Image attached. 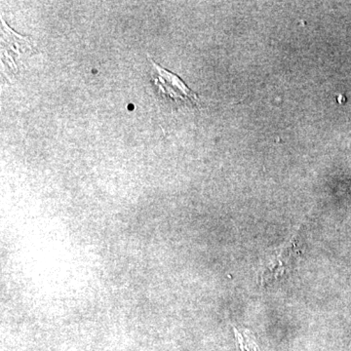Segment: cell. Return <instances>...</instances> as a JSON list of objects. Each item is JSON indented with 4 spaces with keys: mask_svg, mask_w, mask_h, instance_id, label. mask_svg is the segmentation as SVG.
Returning a JSON list of instances; mask_svg holds the SVG:
<instances>
[{
    "mask_svg": "<svg viewBox=\"0 0 351 351\" xmlns=\"http://www.w3.org/2000/svg\"><path fill=\"white\" fill-rule=\"evenodd\" d=\"M1 56L2 63L9 71H17L18 61L24 55H29L32 44L29 38H24L13 32L3 20L1 21Z\"/></svg>",
    "mask_w": 351,
    "mask_h": 351,
    "instance_id": "obj_2",
    "label": "cell"
},
{
    "mask_svg": "<svg viewBox=\"0 0 351 351\" xmlns=\"http://www.w3.org/2000/svg\"><path fill=\"white\" fill-rule=\"evenodd\" d=\"M149 61L154 69V84L158 87L159 91L163 96L167 97L169 100L174 101L176 103L182 101V103L197 105L199 101L197 94L189 89L179 76L161 68L152 59H149Z\"/></svg>",
    "mask_w": 351,
    "mask_h": 351,
    "instance_id": "obj_1",
    "label": "cell"
},
{
    "mask_svg": "<svg viewBox=\"0 0 351 351\" xmlns=\"http://www.w3.org/2000/svg\"><path fill=\"white\" fill-rule=\"evenodd\" d=\"M234 332L239 351H261L251 332L234 328Z\"/></svg>",
    "mask_w": 351,
    "mask_h": 351,
    "instance_id": "obj_3",
    "label": "cell"
}]
</instances>
